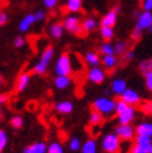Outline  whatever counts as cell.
<instances>
[{
    "label": "cell",
    "instance_id": "1",
    "mask_svg": "<svg viewBox=\"0 0 152 153\" xmlns=\"http://www.w3.org/2000/svg\"><path fill=\"white\" fill-rule=\"evenodd\" d=\"M116 102L117 101H115L113 98L109 96L97 97L92 102V110H96L97 112H100L104 117H110L116 111Z\"/></svg>",
    "mask_w": 152,
    "mask_h": 153
},
{
    "label": "cell",
    "instance_id": "2",
    "mask_svg": "<svg viewBox=\"0 0 152 153\" xmlns=\"http://www.w3.org/2000/svg\"><path fill=\"white\" fill-rule=\"evenodd\" d=\"M52 57H54V48L52 46H46L41 55L37 60V62L34 65L33 67V72L35 75H44L48 72V68H49V65L52 61Z\"/></svg>",
    "mask_w": 152,
    "mask_h": 153
},
{
    "label": "cell",
    "instance_id": "3",
    "mask_svg": "<svg viewBox=\"0 0 152 153\" xmlns=\"http://www.w3.org/2000/svg\"><path fill=\"white\" fill-rule=\"evenodd\" d=\"M101 149L105 153H118L121 149V140L115 133H106L101 138Z\"/></svg>",
    "mask_w": 152,
    "mask_h": 153
},
{
    "label": "cell",
    "instance_id": "4",
    "mask_svg": "<svg viewBox=\"0 0 152 153\" xmlns=\"http://www.w3.org/2000/svg\"><path fill=\"white\" fill-rule=\"evenodd\" d=\"M72 72V60L67 52L61 53L55 62V74L56 75H71Z\"/></svg>",
    "mask_w": 152,
    "mask_h": 153
},
{
    "label": "cell",
    "instance_id": "5",
    "mask_svg": "<svg viewBox=\"0 0 152 153\" xmlns=\"http://www.w3.org/2000/svg\"><path fill=\"white\" fill-rule=\"evenodd\" d=\"M81 22H82V20L76 14H69L63 20V24H64L66 33H70L72 35H79L82 31Z\"/></svg>",
    "mask_w": 152,
    "mask_h": 153
},
{
    "label": "cell",
    "instance_id": "6",
    "mask_svg": "<svg viewBox=\"0 0 152 153\" xmlns=\"http://www.w3.org/2000/svg\"><path fill=\"white\" fill-rule=\"evenodd\" d=\"M152 137L136 134V142L131 148V153H151Z\"/></svg>",
    "mask_w": 152,
    "mask_h": 153
},
{
    "label": "cell",
    "instance_id": "7",
    "mask_svg": "<svg viewBox=\"0 0 152 153\" xmlns=\"http://www.w3.org/2000/svg\"><path fill=\"white\" fill-rule=\"evenodd\" d=\"M115 133L120 137L121 141H125V142H128V141H132L133 137L136 134V129L132 127L131 123L128 125H120L115 128Z\"/></svg>",
    "mask_w": 152,
    "mask_h": 153
},
{
    "label": "cell",
    "instance_id": "8",
    "mask_svg": "<svg viewBox=\"0 0 152 153\" xmlns=\"http://www.w3.org/2000/svg\"><path fill=\"white\" fill-rule=\"evenodd\" d=\"M87 80L91 83H95V85H101L106 79V72L104 68H101L100 66H92L90 67V70L87 71Z\"/></svg>",
    "mask_w": 152,
    "mask_h": 153
},
{
    "label": "cell",
    "instance_id": "9",
    "mask_svg": "<svg viewBox=\"0 0 152 153\" xmlns=\"http://www.w3.org/2000/svg\"><path fill=\"white\" fill-rule=\"evenodd\" d=\"M152 25V13L151 11H141L140 16L136 19V26L135 29L141 30V31H145L148 30Z\"/></svg>",
    "mask_w": 152,
    "mask_h": 153
},
{
    "label": "cell",
    "instance_id": "10",
    "mask_svg": "<svg viewBox=\"0 0 152 153\" xmlns=\"http://www.w3.org/2000/svg\"><path fill=\"white\" fill-rule=\"evenodd\" d=\"M120 10H121V6L117 5V6L113 7L112 10H110L109 13H106L102 16V19L100 20V25L101 26H111V27H113L116 25L117 15H118Z\"/></svg>",
    "mask_w": 152,
    "mask_h": 153
},
{
    "label": "cell",
    "instance_id": "11",
    "mask_svg": "<svg viewBox=\"0 0 152 153\" xmlns=\"http://www.w3.org/2000/svg\"><path fill=\"white\" fill-rule=\"evenodd\" d=\"M120 98L131 106H137L141 103V95L133 88H127L125 92L120 96Z\"/></svg>",
    "mask_w": 152,
    "mask_h": 153
},
{
    "label": "cell",
    "instance_id": "12",
    "mask_svg": "<svg viewBox=\"0 0 152 153\" xmlns=\"http://www.w3.org/2000/svg\"><path fill=\"white\" fill-rule=\"evenodd\" d=\"M127 88H128V87H127V82H126L124 79H113L112 82H111L110 91H111L112 95L120 97Z\"/></svg>",
    "mask_w": 152,
    "mask_h": 153
},
{
    "label": "cell",
    "instance_id": "13",
    "mask_svg": "<svg viewBox=\"0 0 152 153\" xmlns=\"http://www.w3.org/2000/svg\"><path fill=\"white\" fill-rule=\"evenodd\" d=\"M36 21V18H35V14L31 13V14H26L24 18H22L19 22V31L20 33H28L30 29L33 27V25L35 24Z\"/></svg>",
    "mask_w": 152,
    "mask_h": 153
},
{
    "label": "cell",
    "instance_id": "14",
    "mask_svg": "<svg viewBox=\"0 0 152 153\" xmlns=\"http://www.w3.org/2000/svg\"><path fill=\"white\" fill-rule=\"evenodd\" d=\"M136 118V108L135 106H130L124 112L117 116V121L120 125H128L131 123V122Z\"/></svg>",
    "mask_w": 152,
    "mask_h": 153
},
{
    "label": "cell",
    "instance_id": "15",
    "mask_svg": "<svg viewBox=\"0 0 152 153\" xmlns=\"http://www.w3.org/2000/svg\"><path fill=\"white\" fill-rule=\"evenodd\" d=\"M54 85L57 90H66L72 85V79L70 75H56Z\"/></svg>",
    "mask_w": 152,
    "mask_h": 153
},
{
    "label": "cell",
    "instance_id": "16",
    "mask_svg": "<svg viewBox=\"0 0 152 153\" xmlns=\"http://www.w3.org/2000/svg\"><path fill=\"white\" fill-rule=\"evenodd\" d=\"M30 80H31V76H30L29 72H22L18 76L16 83H15V88H16L18 92H22V91H25L28 88Z\"/></svg>",
    "mask_w": 152,
    "mask_h": 153
},
{
    "label": "cell",
    "instance_id": "17",
    "mask_svg": "<svg viewBox=\"0 0 152 153\" xmlns=\"http://www.w3.org/2000/svg\"><path fill=\"white\" fill-rule=\"evenodd\" d=\"M98 25H100V21H98L97 19L92 18V16H87L82 20L81 22V26H82V31L83 33H92L94 30H96L98 27Z\"/></svg>",
    "mask_w": 152,
    "mask_h": 153
},
{
    "label": "cell",
    "instance_id": "18",
    "mask_svg": "<svg viewBox=\"0 0 152 153\" xmlns=\"http://www.w3.org/2000/svg\"><path fill=\"white\" fill-rule=\"evenodd\" d=\"M55 111L61 114H70L74 111V103L69 100L59 101L55 103Z\"/></svg>",
    "mask_w": 152,
    "mask_h": 153
},
{
    "label": "cell",
    "instance_id": "19",
    "mask_svg": "<svg viewBox=\"0 0 152 153\" xmlns=\"http://www.w3.org/2000/svg\"><path fill=\"white\" fill-rule=\"evenodd\" d=\"M65 31L66 30L64 27L63 22H54V24H51L49 26V35L52 39H60V37H63Z\"/></svg>",
    "mask_w": 152,
    "mask_h": 153
},
{
    "label": "cell",
    "instance_id": "20",
    "mask_svg": "<svg viewBox=\"0 0 152 153\" xmlns=\"http://www.w3.org/2000/svg\"><path fill=\"white\" fill-rule=\"evenodd\" d=\"M45 152H48V144L41 141L30 144L22 151V153H45Z\"/></svg>",
    "mask_w": 152,
    "mask_h": 153
},
{
    "label": "cell",
    "instance_id": "21",
    "mask_svg": "<svg viewBox=\"0 0 152 153\" xmlns=\"http://www.w3.org/2000/svg\"><path fill=\"white\" fill-rule=\"evenodd\" d=\"M83 59H85V62L90 66V67H92V66H98L101 62V57L100 55L96 52V51H92V50H90L85 53V56H83Z\"/></svg>",
    "mask_w": 152,
    "mask_h": 153
},
{
    "label": "cell",
    "instance_id": "22",
    "mask_svg": "<svg viewBox=\"0 0 152 153\" xmlns=\"http://www.w3.org/2000/svg\"><path fill=\"white\" fill-rule=\"evenodd\" d=\"M136 134H142V136H148L152 137V122L145 121L141 122L136 126Z\"/></svg>",
    "mask_w": 152,
    "mask_h": 153
},
{
    "label": "cell",
    "instance_id": "23",
    "mask_svg": "<svg viewBox=\"0 0 152 153\" xmlns=\"http://www.w3.org/2000/svg\"><path fill=\"white\" fill-rule=\"evenodd\" d=\"M81 153H97V142L95 138H87L82 142V147L80 149Z\"/></svg>",
    "mask_w": 152,
    "mask_h": 153
},
{
    "label": "cell",
    "instance_id": "24",
    "mask_svg": "<svg viewBox=\"0 0 152 153\" xmlns=\"http://www.w3.org/2000/svg\"><path fill=\"white\" fill-rule=\"evenodd\" d=\"M101 64L105 68H107V70H112V68H115L118 64V60L116 57V55H102L101 57Z\"/></svg>",
    "mask_w": 152,
    "mask_h": 153
},
{
    "label": "cell",
    "instance_id": "25",
    "mask_svg": "<svg viewBox=\"0 0 152 153\" xmlns=\"http://www.w3.org/2000/svg\"><path fill=\"white\" fill-rule=\"evenodd\" d=\"M82 3H83V0H66V4H65L66 10L70 14L79 13L82 9Z\"/></svg>",
    "mask_w": 152,
    "mask_h": 153
},
{
    "label": "cell",
    "instance_id": "26",
    "mask_svg": "<svg viewBox=\"0 0 152 153\" xmlns=\"http://www.w3.org/2000/svg\"><path fill=\"white\" fill-rule=\"evenodd\" d=\"M98 51H100L101 55H116L115 53V45H112L109 41H105L100 45L98 48Z\"/></svg>",
    "mask_w": 152,
    "mask_h": 153
},
{
    "label": "cell",
    "instance_id": "27",
    "mask_svg": "<svg viewBox=\"0 0 152 153\" xmlns=\"http://www.w3.org/2000/svg\"><path fill=\"white\" fill-rule=\"evenodd\" d=\"M102 120H104L102 114L100 112H97L96 110H92V112L89 116V123L90 126H98V125H101Z\"/></svg>",
    "mask_w": 152,
    "mask_h": 153
},
{
    "label": "cell",
    "instance_id": "28",
    "mask_svg": "<svg viewBox=\"0 0 152 153\" xmlns=\"http://www.w3.org/2000/svg\"><path fill=\"white\" fill-rule=\"evenodd\" d=\"M100 35L105 41H110L113 35H115V31H113V27L111 26H101L100 29Z\"/></svg>",
    "mask_w": 152,
    "mask_h": 153
},
{
    "label": "cell",
    "instance_id": "29",
    "mask_svg": "<svg viewBox=\"0 0 152 153\" xmlns=\"http://www.w3.org/2000/svg\"><path fill=\"white\" fill-rule=\"evenodd\" d=\"M81 147H82V142L80 140V137H76V136L71 137L70 141H69V148H70V151L71 152H77V151L81 149Z\"/></svg>",
    "mask_w": 152,
    "mask_h": 153
},
{
    "label": "cell",
    "instance_id": "30",
    "mask_svg": "<svg viewBox=\"0 0 152 153\" xmlns=\"http://www.w3.org/2000/svg\"><path fill=\"white\" fill-rule=\"evenodd\" d=\"M139 68H140V71L143 76H145L146 74H148V72H152V59L142 61V62L140 64V66H139Z\"/></svg>",
    "mask_w": 152,
    "mask_h": 153
},
{
    "label": "cell",
    "instance_id": "31",
    "mask_svg": "<svg viewBox=\"0 0 152 153\" xmlns=\"http://www.w3.org/2000/svg\"><path fill=\"white\" fill-rule=\"evenodd\" d=\"M22 125H24V120H22V117L19 116V114H15V116H13L10 118V126L14 129H20L22 127Z\"/></svg>",
    "mask_w": 152,
    "mask_h": 153
},
{
    "label": "cell",
    "instance_id": "32",
    "mask_svg": "<svg viewBox=\"0 0 152 153\" xmlns=\"http://www.w3.org/2000/svg\"><path fill=\"white\" fill-rule=\"evenodd\" d=\"M48 152L49 153H64V147L61 143L59 142H51L48 146Z\"/></svg>",
    "mask_w": 152,
    "mask_h": 153
},
{
    "label": "cell",
    "instance_id": "33",
    "mask_svg": "<svg viewBox=\"0 0 152 153\" xmlns=\"http://www.w3.org/2000/svg\"><path fill=\"white\" fill-rule=\"evenodd\" d=\"M131 105H128L127 102H125V101H122L120 98V100L116 102V111H115V113H116V116H118V114H121V113H124L128 107H130Z\"/></svg>",
    "mask_w": 152,
    "mask_h": 153
},
{
    "label": "cell",
    "instance_id": "34",
    "mask_svg": "<svg viewBox=\"0 0 152 153\" xmlns=\"http://www.w3.org/2000/svg\"><path fill=\"white\" fill-rule=\"evenodd\" d=\"M7 142H9L7 133L5 132V129H0V153H1L4 151V148L7 146Z\"/></svg>",
    "mask_w": 152,
    "mask_h": 153
},
{
    "label": "cell",
    "instance_id": "35",
    "mask_svg": "<svg viewBox=\"0 0 152 153\" xmlns=\"http://www.w3.org/2000/svg\"><path fill=\"white\" fill-rule=\"evenodd\" d=\"M127 51V44L125 41H118L115 44V53L116 55H124Z\"/></svg>",
    "mask_w": 152,
    "mask_h": 153
},
{
    "label": "cell",
    "instance_id": "36",
    "mask_svg": "<svg viewBox=\"0 0 152 153\" xmlns=\"http://www.w3.org/2000/svg\"><path fill=\"white\" fill-rule=\"evenodd\" d=\"M25 42H26L25 37L22 36V35H18V36H15V39H14V41H13V45H14V48L21 49V48L25 45Z\"/></svg>",
    "mask_w": 152,
    "mask_h": 153
},
{
    "label": "cell",
    "instance_id": "37",
    "mask_svg": "<svg viewBox=\"0 0 152 153\" xmlns=\"http://www.w3.org/2000/svg\"><path fill=\"white\" fill-rule=\"evenodd\" d=\"M42 4H44V6L46 7V9L52 10V9H55V7L57 6L59 0H42Z\"/></svg>",
    "mask_w": 152,
    "mask_h": 153
},
{
    "label": "cell",
    "instance_id": "38",
    "mask_svg": "<svg viewBox=\"0 0 152 153\" xmlns=\"http://www.w3.org/2000/svg\"><path fill=\"white\" fill-rule=\"evenodd\" d=\"M145 86L150 92H152V72L145 75Z\"/></svg>",
    "mask_w": 152,
    "mask_h": 153
},
{
    "label": "cell",
    "instance_id": "39",
    "mask_svg": "<svg viewBox=\"0 0 152 153\" xmlns=\"http://www.w3.org/2000/svg\"><path fill=\"white\" fill-rule=\"evenodd\" d=\"M141 7L143 11H152V0H142Z\"/></svg>",
    "mask_w": 152,
    "mask_h": 153
},
{
    "label": "cell",
    "instance_id": "40",
    "mask_svg": "<svg viewBox=\"0 0 152 153\" xmlns=\"http://www.w3.org/2000/svg\"><path fill=\"white\" fill-rule=\"evenodd\" d=\"M122 56H124V60L125 61H132L135 59V51L133 50H127Z\"/></svg>",
    "mask_w": 152,
    "mask_h": 153
},
{
    "label": "cell",
    "instance_id": "41",
    "mask_svg": "<svg viewBox=\"0 0 152 153\" xmlns=\"http://www.w3.org/2000/svg\"><path fill=\"white\" fill-rule=\"evenodd\" d=\"M7 20H9L7 14L4 13V11H0V27H3L6 24V22H7Z\"/></svg>",
    "mask_w": 152,
    "mask_h": 153
},
{
    "label": "cell",
    "instance_id": "42",
    "mask_svg": "<svg viewBox=\"0 0 152 153\" xmlns=\"http://www.w3.org/2000/svg\"><path fill=\"white\" fill-rule=\"evenodd\" d=\"M34 14H35V18H36V21L37 22L45 20V18H46V14H45V11H42V10H37Z\"/></svg>",
    "mask_w": 152,
    "mask_h": 153
},
{
    "label": "cell",
    "instance_id": "43",
    "mask_svg": "<svg viewBox=\"0 0 152 153\" xmlns=\"http://www.w3.org/2000/svg\"><path fill=\"white\" fill-rule=\"evenodd\" d=\"M142 110L145 113H152V101H147V102L143 103Z\"/></svg>",
    "mask_w": 152,
    "mask_h": 153
},
{
    "label": "cell",
    "instance_id": "44",
    "mask_svg": "<svg viewBox=\"0 0 152 153\" xmlns=\"http://www.w3.org/2000/svg\"><path fill=\"white\" fill-rule=\"evenodd\" d=\"M7 101H9V95H6V94H0V106L5 105Z\"/></svg>",
    "mask_w": 152,
    "mask_h": 153
},
{
    "label": "cell",
    "instance_id": "45",
    "mask_svg": "<svg viewBox=\"0 0 152 153\" xmlns=\"http://www.w3.org/2000/svg\"><path fill=\"white\" fill-rule=\"evenodd\" d=\"M142 35V31L141 30H137V29H133V33H132V39L133 40H139Z\"/></svg>",
    "mask_w": 152,
    "mask_h": 153
},
{
    "label": "cell",
    "instance_id": "46",
    "mask_svg": "<svg viewBox=\"0 0 152 153\" xmlns=\"http://www.w3.org/2000/svg\"><path fill=\"white\" fill-rule=\"evenodd\" d=\"M140 14H141V11H139V10H136V11L133 13V18H136V19H137V18L140 16Z\"/></svg>",
    "mask_w": 152,
    "mask_h": 153
},
{
    "label": "cell",
    "instance_id": "47",
    "mask_svg": "<svg viewBox=\"0 0 152 153\" xmlns=\"http://www.w3.org/2000/svg\"><path fill=\"white\" fill-rule=\"evenodd\" d=\"M3 114H4V112H3V108H1V106H0V120L3 118Z\"/></svg>",
    "mask_w": 152,
    "mask_h": 153
},
{
    "label": "cell",
    "instance_id": "48",
    "mask_svg": "<svg viewBox=\"0 0 152 153\" xmlns=\"http://www.w3.org/2000/svg\"><path fill=\"white\" fill-rule=\"evenodd\" d=\"M1 85H3V79L0 77V86H1Z\"/></svg>",
    "mask_w": 152,
    "mask_h": 153
},
{
    "label": "cell",
    "instance_id": "49",
    "mask_svg": "<svg viewBox=\"0 0 152 153\" xmlns=\"http://www.w3.org/2000/svg\"><path fill=\"white\" fill-rule=\"evenodd\" d=\"M148 30H150V31H151V33H152V25H151V27H150V29H148Z\"/></svg>",
    "mask_w": 152,
    "mask_h": 153
},
{
    "label": "cell",
    "instance_id": "50",
    "mask_svg": "<svg viewBox=\"0 0 152 153\" xmlns=\"http://www.w3.org/2000/svg\"><path fill=\"white\" fill-rule=\"evenodd\" d=\"M45 153H49V152H45Z\"/></svg>",
    "mask_w": 152,
    "mask_h": 153
},
{
    "label": "cell",
    "instance_id": "51",
    "mask_svg": "<svg viewBox=\"0 0 152 153\" xmlns=\"http://www.w3.org/2000/svg\"><path fill=\"white\" fill-rule=\"evenodd\" d=\"M151 153H152V151H151Z\"/></svg>",
    "mask_w": 152,
    "mask_h": 153
}]
</instances>
